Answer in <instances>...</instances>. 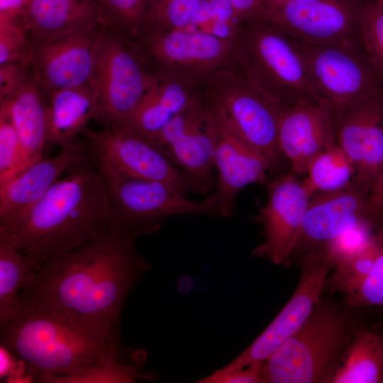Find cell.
<instances>
[{
  "mask_svg": "<svg viewBox=\"0 0 383 383\" xmlns=\"http://www.w3.org/2000/svg\"><path fill=\"white\" fill-rule=\"evenodd\" d=\"M30 50V40L16 20H0V65L28 61Z\"/></svg>",
  "mask_w": 383,
  "mask_h": 383,
  "instance_id": "cell-36",
  "label": "cell"
},
{
  "mask_svg": "<svg viewBox=\"0 0 383 383\" xmlns=\"http://www.w3.org/2000/svg\"><path fill=\"white\" fill-rule=\"evenodd\" d=\"M109 26L136 30L144 21L148 0H98Z\"/></svg>",
  "mask_w": 383,
  "mask_h": 383,
  "instance_id": "cell-35",
  "label": "cell"
},
{
  "mask_svg": "<svg viewBox=\"0 0 383 383\" xmlns=\"http://www.w3.org/2000/svg\"><path fill=\"white\" fill-rule=\"evenodd\" d=\"M141 235L112 225L87 243L47 260L21 292L118 336L125 299L149 267L135 248Z\"/></svg>",
  "mask_w": 383,
  "mask_h": 383,
  "instance_id": "cell-1",
  "label": "cell"
},
{
  "mask_svg": "<svg viewBox=\"0 0 383 383\" xmlns=\"http://www.w3.org/2000/svg\"><path fill=\"white\" fill-rule=\"evenodd\" d=\"M379 335L380 336V338H381V340L382 341V343H383V333H382V335Z\"/></svg>",
  "mask_w": 383,
  "mask_h": 383,
  "instance_id": "cell-44",
  "label": "cell"
},
{
  "mask_svg": "<svg viewBox=\"0 0 383 383\" xmlns=\"http://www.w3.org/2000/svg\"><path fill=\"white\" fill-rule=\"evenodd\" d=\"M380 250L366 275L343 296L350 306L383 308V228L378 230Z\"/></svg>",
  "mask_w": 383,
  "mask_h": 383,
  "instance_id": "cell-32",
  "label": "cell"
},
{
  "mask_svg": "<svg viewBox=\"0 0 383 383\" xmlns=\"http://www.w3.org/2000/svg\"><path fill=\"white\" fill-rule=\"evenodd\" d=\"M112 226L106 187L89 154L61 177L7 235L33 271ZM1 234V233H0Z\"/></svg>",
  "mask_w": 383,
  "mask_h": 383,
  "instance_id": "cell-3",
  "label": "cell"
},
{
  "mask_svg": "<svg viewBox=\"0 0 383 383\" xmlns=\"http://www.w3.org/2000/svg\"><path fill=\"white\" fill-rule=\"evenodd\" d=\"M216 126L209 101L199 116L163 150L195 186L206 194L214 184L213 170Z\"/></svg>",
  "mask_w": 383,
  "mask_h": 383,
  "instance_id": "cell-22",
  "label": "cell"
},
{
  "mask_svg": "<svg viewBox=\"0 0 383 383\" xmlns=\"http://www.w3.org/2000/svg\"><path fill=\"white\" fill-rule=\"evenodd\" d=\"M1 348L35 382L55 383L117 355L118 336L88 325L23 292L0 324Z\"/></svg>",
  "mask_w": 383,
  "mask_h": 383,
  "instance_id": "cell-2",
  "label": "cell"
},
{
  "mask_svg": "<svg viewBox=\"0 0 383 383\" xmlns=\"http://www.w3.org/2000/svg\"><path fill=\"white\" fill-rule=\"evenodd\" d=\"M353 334L347 312L320 301L301 327L262 361L265 383H328Z\"/></svg>",
  "mask_w": 383,
  "mask_h": 383,
  "instance_id": "cell-5",
  "label": "cell"
},
{
  "mask_svg": "<svg viewBox=\"0 0 383 383\" xmlns=\"http://www.w3.org/2000/svg\"><path fill=\"white\" fill-rule=\"evenodd\" d=\"M155 78L144 71L122 39L106 30L97 51L92 80L97 94L98 119L106 127L122 126Z\"/></svg>",
  "mask_w": 383,
  "mask_h": 383,
  "instance_id": "cell-11",
  "label": "cell"
},
{
  "mask_svg": "<svg viewBox=\"0 0 383 383\" xmlns=\"http://www.w3.org/2000/svg\"><path fill=\"white\" fill-rule=\"evenodd\" d=\"M93 162L127 176L168 183L184 194L196 189L155 142L122 128L81 132Z\"/></svg>",
  "mask_w": 383,
  "mask_h": 383,
  "instance_id": "cell-10",
  "label": "cell"
},
{
  "mask_svg": "<svg viewBox=\"0 0 383 383\" xmlns=\"http://www.w3.org/2000/svg\"><path fill=\"white\" fill-rule=\"evenodd\" d=\"M123 357L121 349L115 357L80 374L58 379L55 383H132L139 379H150L140 372L139 363Z\"/></svg>",
  "mask_w": 383,
  "mask_h": 383,
  "instance_id": "cell-31",
  "label": "cell"
},
{
  "mask_svg": "<svg viewBox=\"0 0 383 383\" xmlns=\"http://www.w3.org/2000/svg\"><path fill=\"white\" fill-rule=\"evenodd\" d=\"M16 20L30 43L109 26L95 0H31Z\"/></svg>",
  "mask_w": 383,
  "mask_h": 383,
  "instance_id": "cell-20",
  "label": "cell"
},
{
  "mask_svg": "<svg viewBox=\"0 0 383 383\" xmlns=\"http://www.w3.org/2000/svg\"><path fill=\"white\" fill-rule=\"evenodd\" d=\"M235 19L240 24L258 18L262 0H228Z\"/></svg>",
  "mask_w": 383,
  "mask_h": 383,
  "instance_id": "cell-41",
  "label": "cell"
},
{
  "mask_svg": "<svg viewBox=\"0 0 383 383\" xmlns=\"http://www.w3.org/2000/svg\"><path fill=\"white\" fill-rule=\"evenodd\" d=\"M331 268L320 250L302 255L300 277L292 297L260 335L221 370L243 368L272 355L301 327L320 302Z\"/></svg>",
  "mask_w": 383,
  "mask_h": 383,
  "instance_id": "cell-13",
  "label": "cell"
},
{
  "mask_svg": "<svg viewBox=\"0 0 383 383\" xmlns=\"http://www.w3.org/2000/svg\"><path fill=\"white\" fill-rule=\"evenodd\" d=\"M28 61L0 65V102L11 97L26 82L30 73Z\"/></svg>",
  "mask_w": 383,
  "mask_h": 383,
  "instance_id": "cell-38",
  "label": "cell"
},
{
  "mask_svg": "<svg viewBox=\"0 0 383 383\" xmlns=\"http://www.w3.org/2000/svg\"><path fill=\"white\" fill-rule=\"evenodd\" d=\"M278 145L296 173L306 174L311 161L337 143L335 121L329 108L319 101L301 100L281 109Z\"/></svg>",
  "mask_w": 383,
  "mask_h": 383,
  "instance_id": "cell-19",
  "label": "cell"
},
{
  "mask_svg": "<svg viewBox=\"0 0 383 383\" xmlns=\"http://www.w3.org/2000/svg\"><path fill=\"white\" fill-rule=\"evenodd\" d=\"M233 60L252 87L282 108L301 100L318 101L298 42L266 22L241 24Z\"/></svg>",
  "mask_w": 383,
  "mask_h": 383,
  "instance_id": "cell-4",
  "label": "cell"
},
{
  "mask_svg": "<svg viewBox=\"0 0 383 383\" xmlns=\"http://www.w3.org/2000/svg\"><path fill=\"white\" fill-rule=\"evenodd\" d=\"M95 166L106 187L113 226L145 235L157 231L162 221L172 216H221L220 208L211 194L194 201L168 183Z\"/></svg>",
  "mask_w": 383,
  "mask_h": 383,
  "instance_id": "cell-6",
  "label": "cell"
},
{
  "mask_svg": "<svg viewBox=\"0 0 383 383\" xmlns=\"http://www.w3.org/2000/svg\"><path fill=\"white\" fill-rule=\"evenodd\" d=\"M360 42L367 57L383 79V3L372 0L364 16Z\"/></svg>",
  "mask_w": 383,
  "mask_h": 383,
  "instance_id": "cell-33",
  "label": "cell"
},
{
  "mask_svg": "<svg viewBox=\"0 0 383 383\" xmlns=\"http://www.w3.org/2000/svg\"><path fill=\"white\" fill-rule=\"evenodd\" d=\"M366 213L376 230L383 228V145L377 175L367 198Z\"/></svg>",
  "mask_w": 383,
  "mask_h": 383,
  "instance_id": "cell-40",
  "label": "cell"
},
{
  "mask_svg": "<svg viewBox=\"0 0 383 383\" xmlns=\"http://www.w3.org/2000/svg\"><path fill=\"white\" fill-rule=\"evenodd\" d=\"M372 0H287L262 8L257 19L307 43L360 42V30Z\"/></svg>",
  "mask_w": 383,
  "mask_h": 383,
  "instance_id": "cell-9",
  "label": "cell"
},
{
  "mask_svg": "<svg viewBox=\"0 0 383 383\" xmlns=\"http://www.w3.org/2000/svg\"><path fill=\"white\" fill-rule=\"evenodd\" d=\"M328 383H383V343L367 329L353 333Z\"/></svg>",
  "mask_w": 383,
  "mask_h": 383,
  "instance_id": "cell-25",
  "label": "cell"
},
{
  "mask_svg": "<svg viewBox=\"0 0 383 383\" xmlns=\"http://www.w3.org/2000/svg\"><path fill=\"white\" fill-rule=\"evenodd\" d=\"M22 160L18 133L9 118L0 111V185L18 173Z\"/></svg>",
  "mask_w": 383,
  "mask_h": 383,
  "instance_id": "cell-34",
  "label": "cell"
},
{
  "mask_svg": "<svg viewBox=\"0 0 383 383\" xmlns=\"http://www.w3.org/2000/svg\"><path fill=\"white\" fill-rule=\"evenodd\" d=\"M355 174L353 164L335 143L311 161L304 182L312 194L329 193L348 187L353 182Z\"/></svg>",
  "mask_w": 383,
  "mask_h": 383,
  "instance_id": "cell-27",
  "label": "cell"
},
{
  "mask_svg": "<svg viewBox=\"0 0 383 383\" xmlns=\"http://www.w3.org/2000/svg\"><path fill=\"white\" fill-rule=\"evenodd\" d=\"M266 186V204L255 217L262 226L264 240L252 251V256L289 266L313 194L304 181L291 173L276 177Z\"/></svg>",
  "mask_w": 383,
  "mask_h": 383,
  "instance_id": "cell-14",
  "label": "cell"
},
{
  "mask_svg": "<svg viewBox=\"0 0 383 383\" xmlns=\"http://www.w3.org/2000/svg\"><path fill=\"white\" fill-rule=\"evenodd\" d=\"M285 1H287V0H262L260 10L262 8L272 6L281 4Z\"/></svg>",
  "mask_w": 383,
  "mask_h": 383,
  "instance_id": "cell-43",
  "label": "cell"
},
{
  "mask_svg": "<svg viewBox=\"0 0 383 383\" xmlns=\"http://www.w3.org/2000/svg\"><path fill=\"white\" fill-rule=\"evenodd\" d=\"M368 195L353 180L344 189L312 196L294 255L321 250L334 238L355 228L369 227L375 231L367 217Z\"/></svg>",
  "mask_w": 383,
  "mask_h": 383,
  "instance_id": "cell-16",
  "label": "cell"
},
{
  "mask_svg": "<svg viewBox=\"0 0 383 383\" xmlns=\"http://www.w3.org/2000/svg\"><path fill=\"white\" fill-rule=\"evenodd\" d=\"M108 26L30 43L28 61L45 98L57 90L93 83L97 51Z\"/></svg>",
  "mask_w": 383,
  "mask_h": 383,
  "instance_id": "cell-12",
  "label": "cell"
},
{
  "mask_svg": "<svg viewBox=\"0 0 383 383\" xmlns=\"http://www.w3.org/2000/svg\"><path fill=\"white\" fill-rule=\"evenodd\" d=\"M380 250L378 230L354 252L335 265L327 277L325 287L344 295L353 289L368 272Z\"/></svg>",
  "mask_w": 383,
  "mask_h": 383,
  "instance_id": "cell-29",
  "label": "cell"
},
{
  "mask_svg": "<svg viewBox=\"0 0 383 383\" xmlns=\"http://www.w3.org/2000/svg\"><path fill=\"white\" fill-rule=\"evenodd\" d=\"M296 41L313 93L319 102L329 108L333 118L355 101L383 91V79L360 43Z\"/></svg>",
  "mask_w": 383,
  "mask_h": 383,
  "instance_id": "cell-7",
  "label": "cell"
},
{
  "mask_svg": "<svg viewBox=\"0 0 383 383\" xmlns=\"http://www.w3.org/2000/svg\"><path fill=\"white\" fill-rule=\"evenodd\" d=\"M378 1H381V2H382V3H383V0H378Z\"/></svg>",
  "mask_w": 383,
  "mask_h": 383,
  "instance_id": "cell-45",
  "label": "cell"
},
{
  "mask_svg": "<svg viewBox=\"0 0 383 383\" xmlns=\"http://www.w3.org/2000/svg\"><path fill=\"white\" fill-rule=\"evenodd\" d=\"M0 111L9 118L21 143L23 160L19 173L45 157L48 148L47 101L31 70L18 91L0 102Z\"/></svg>",
  "mask_w": 383,
  "mask_h": 383,
  "instance_id": "cell-23",
  "label": "cell"
},
{
  "mask_svg": "<svg viewBox=\"0 0 383 383\" xmlns=\"http://www.w3.org/2000/svg\"><path fill=\"white\" fill-rule=\"evenodd\" d=\"M201 383H264L262 361L233 371L218 370L199 380Z\"/></svg>",
  "mask_w": 383,
  "mask_h": 383,
  "instance_id": "cell-39",
  "label": "cell"
},
{
  "mask_svg": "<svg viewBox=\"0 0 383 383\" xmlns=\"http://www.w3.org/2000/svg\"><path fill=\"white\" fill-rule=\"evenodd\" d=\"M235 41V38L186 28L153 32L147 48L155 61L173 73L209 77L233 59Z\"/></svg>",
  "mask_w": 383,
  "mask_h": 383,
  "instance_id": "cell-17",
  "label": "cell"
},
{
  "mask_svg": "<svg viewBox=\"0 0 383 383\" xmlns=\"http://www.w3.org/2000/svg\"><path fill=\"white\" fill-rule=\"evenodd\" d=\"M336 141L356 170L367 137L374 126L383 122V91L362 98L334 118Z\"/></svg>",
  "mask_w": 383,
  "mask_h": 383,
  "instance_id": "cell-26",
  "label": "cell"
},
{
  "mask_svg": "<svg viewBox=\"0 0 383 383\" xmlns=\"http://www.w3.org/2000/svg\"><path fill=\"white\" fill-rule=\"evenodd\" d=\"M34 272L26 257L0 234V324L16 307L18 296Z\"/></svg>",
  "mask_w": 383,
  "mask_h": 383,
  "instance_id": "cell-28",
  "label": "cell"
},
{
  "mask_svg": "<svg viewBox=\"0 0 383 383\" xmlns=\"http://www.w3.org/2000/svg\"><path fill=\"white\" fill-rule=\"evenodd\" d=\"M376 231L369 227L348 231L330 241L321 251L333 268L354 252Z\"/></svg>",
  "mask_w": 383,
  "mask_h": 383,
  "instance_id": "cell-37",
  "label": "cell"
},
{
  "mask_svg": "<svg viewBox=\"0 0 383 383\" xmlns=\"http://www.w3.org/2000/svg\"><path fill=\"white\" fill-rule=\"evenodd\" d=\"M209 101L236 133L266 160L270 172L281 164L278 123L282 107L252 87L236 70L224 68L209 77Z\"/></svg>",
  "mask_w": 383,
  "mask_h": 383,
  "instance_id": "cell-8",
  "label": "cell"
},
{
  "mask_svg": "<svg viewBox=\"0 0 383 383\" xmlns=\"http://www.w3.org/2000/svg\"><path fill=\"white\" fill-rule=\"evenodd\" d=\"M95 1H96V2L98 1V0H95ZM97 4H98V2H97Z\"/></svg>",
  "mask_w": 383,
  "mask_h": 383,
  "instance_id": "cell-46",
  "label": "cell"
},
{
  "mask_svg": "<svg viewBox=\"0 0 383 383\" xmlns=\"http://www.w3.org/2000/svg\"><path fill=\"white\" fill-rule=\"evenodd\" d=\"M84 143L60 148L0 185V233L11 234L48 190L86 155Z\"/></svg>",
  "mask_w": 383,
  "mask_h": 383,
  "instance_id": "cell-18",
  "label": "cell"
},
{
  "mask_svg": "<svg viewBox=\"0 0 383 383\" xmlns=\"http://www.w3.org/2000/svg\"><path fill=\"white\" fill-rule=\"evenodd\" d=\"M48 148L69 146L89 122L99 118L94 84L57 90L47 97Z\"/></svg>",
  "mask_w": 383,
  "mask_h": 383,
  "instance_id": "cell-24",
  "label": "cell"
},
{
  "mask_svg": "<svg viewBox=\"0 0 383 383\" xmlns=\"http://www.w3.org/2000/svg\"><path fill=\"white\" fill-rule=\"evenodd\" d=\"M191 82L173 72L156 75L133 113L118 128L152 140L170 121L198 99Z\"/></svg>",
  "mask_w": 383,
  "mask_h": 383,
  "instance_id": "cell-21",
  "label": "cell"
},
{
  "mask_svg": "<svg viewBox=\"0 0 383 383\" xmlns=\"http://www.w3.org/2000/svg\"><path fill=\"white\" fill-rule=\"evenodd\" d=\"M209 101L216 126V187L211 196L220 208L221 216L229 218L240 191L251 184H266L270 167L262 155L236 133L221 110Z\"/></svg>",
  "mask_w": 383,
  "mask_h": 383,
  "instance_id": "cell-15",
  "label": "cell"
},
{
  "mask_svg": "<svg viewBox=\"0 0 383 383\" xmlns=\"http://www.w3.org/2000/svg\"><path fill=\"white\" fill-rule=\"evenodd\" d=\"M31 0H0V20H16L26 10Z\"/></svg>",
  "mask_w": 383,
  "mask_h": 383,
  "instance_id": "cell-42",
  "label": "cell"
},
{
  "mask_svg": "<svg viewBox=\"0 0 383 383\" xmlns=\"http://www.w3.org/2000/svg\"><path fill=\"white\" fill-rule=\"evenodd\" d=\"M201 0H148L143 23L154 32L188 28Z\"/></svg>",
  "mask_w": 383,
  "mask_h": 383,
  "instance_id": "cell-30",
  "label": "cell"
}]
</instances>
